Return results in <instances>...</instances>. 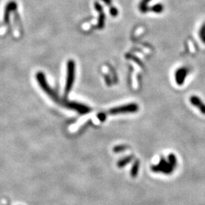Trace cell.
Wrapping results in <instances>:
<instances>
[{
    "label": "cell",
    "mask_w": 205,
    "mask_h": 205,
    "mask_svg": "<svg viewBox=\"0 0 205 205\" xmlns=\"http://www.w3.org/2000/svg\"><path fill=\"white\" fill-rule=\"evenodd\" d=\"M190 100H191V102L193 105H194V106H195L196 107H197L199 109H200V111L202 112V113L205 114V105L203 104V102H202V101L200 100L199 98H197V96H191Z\"/></svg>",
    "instance_id": "3957f363"
},
{
    "label": "cell",
    "mask_w": 205,
    "mask_h": 205,
    "mask_svg": "<svg viewBox=\"0 0 205 205\" xmlns=\"http://www.w3.org/2000/svg\"><path fill=\"white\" fill-rule=\"evenodd\" d=\"M138 167V163H135V168L134 169H136ZM136 173H137V171L135 170V173H134V176H135V175H136Z\"/></svg>",
    "instance_id": "277c9868"
},
{
    "label": "cell",
    "mask_w": 205,
    "mask_h": 205,
    "mask_svg": "<svg viewBox=\"0 0 205 205\" xmlns=\"http://www.w3.org/2000/svg\"><path fill=\"white\" fill-rule=\"evenodd\" d=\"M153 169L154 171H162L165 173H170L173 171V166H171L170 165L168 164L164 160H162L161 162L159 163V165L156 167H153Z\"/></svg>",
    "instance_id": "7a4b0ae2"
},
{
    "label": "cell",
    "mask_w": 205,
    "mask_h": 205,
    "mask_svg": "<svg viewBox=\"0 0 205 205\" xmlns=\"http://www.w3.org/2000/svg\"><path fill=\"white\" fill-rule=\"evenodd\" d=\"M138 110V106L136 104H129L127 106H122L121 107L116 108L110 110L111 113H119V112H133Z\"/></svg>",
    "instance_id": "6da1fadb"
}]
</instances>
